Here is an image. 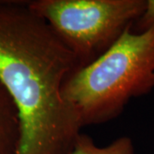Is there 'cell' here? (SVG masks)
Masks as SVG:
<instances>
[{
  "instance_id": "obj_1",
  "label": "cell",
  "mask_w": 154,
  "mask_h": 154,
  "mask_svg": "<svg viewBox=\"0 0 154 154\" xmlns=\"http://www.w3.org/2000/svg\"><path fill=\"white\" fill-rule=\"evenodd\" d=\"M80 68L28 1H0V83L21 120L17 154H70L82 127L62 88Z\"/></svg>"
},
{
  "instance_id": "obj_2",
  "label": "cell",
  "mask_w": 154,
  "mask_h": 154,
  "mask_svg": "<svg viewBox=\"0 0 154 154\" xmlns=\"http://www.w3.org/2000/svg\"><path fill=\"white\" fill-rule=\"evenodd\" d=\"M154 90V27L128 29L115 44L64 82L63 99L82 127L102 124L121 115L131 99Z\"/></svg>"
},
{
  "instance_id": "obj_3",
  "label": "cell",
  "mask_w": 154,
  "mask_h": 154,
  "mask_svg": "<svg viewBox=\"0 0 154 154\" xmlns=\"http://www.w3.org/2000/svg\"><path fill=\"white\" fill-rule=\"evenodd\" d=\"M146 0H34L28 6L51 26L81 68L105 53L143 13Z\"/></svg>"
},
{
  "instance_id": "obj_4",
  "label": "cell",
  "mask_w": 154,
  "mask_h": 154,
  "mask_svg": "<svg viewBox=\"0 0 154 154\" xmlns=\"http://www.w3.org/2000/svg\"><path fill=\"white\" fill-rule=\"evenodd\" d=\"M22 138L18 110L10 94L0 83V154H17Z\"/></svg>"
},
{
  "instance_id": "obj_5",
  "label": "cell",
  "mask_w": 154,
  "mask_h": 154,
  "mask_svg": "<svg viewBox=\"0 0 154 154\" xmlns=\"http://www.w3.org/2000/svg\"><path fill=\"white\" fill-rule=\"evenodd\" d=\"M70 154H136L132 140L122 136L106 146H98L91 136L81 133L77 136Z\"/></svg>"
},
{
  "instance_id": "obj_6",
  "label": "cell",
  "mask_w": 154,
  "mask_h": 154,
  "mask_svg": "<svg viewBox=\"0 0 154 154\" xmlns=\"http://www.w3.org/2000/svg\"><path fill=\"white\" fill-rule=\"evenodd\" d=\"M134 24H136L135 33H141L154 27V0H146V7L141 16Z\"/></svg>"
}]
</instances>
